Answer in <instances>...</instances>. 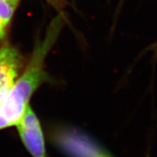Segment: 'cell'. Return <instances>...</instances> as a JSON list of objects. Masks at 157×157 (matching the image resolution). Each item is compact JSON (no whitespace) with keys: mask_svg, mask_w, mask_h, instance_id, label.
<instances>
[{"mask_svg":"<svg viewBox=\"0 0 157 157\" xmlns=\"http://www.w3.org/2000/svg\"><path fill=\"white\" fill-rule=\"evenodd\" d=\"M58 16L48 27L44 38L35 45L27 65L0 104V130L16 126L29 106L31 98L47 78L45 61L63 27Z\"/></svg>","mask_w":157,"mask_h":157,"instance_id":"6da1fadb","label":"cell"},{"mask_svg":"<svg viewBox=\"0 0 157 157\" xmlns=\"http://www.w3.org/2000/svg\"><path fill=\"white\" fill-rule=\"evenodd\" d=\"M16 127L20 140L30 155L32 157H47L43 128L30 105Z\"/></svg>","mask_w":157,"mask_h":157,"instance_id":"3957f363","label":"cell"},{"mask_svg":"<svg viewBox=\"0 0 157 157\" xmlns=\"http://www.w3.org/2000/svg\"><path fill=\"white\" fill-rule=\"evenodd\" d=\"M19 2V0H0V42L6 38L7 30Z\"/></svg>","mask_w":157,"mask_h":157,"instance_id":"5b68a950","label":"cell"},{"mask_svg":"<svg viewBox=\"0 0 157 157\" xmlns=\"http://www.w3.org/2000/svg\"><path fill=\"white\" fill-rule=\"evenodd\" d=\"M19 1H20V0H19Z\"/></svg>","mask_w":157,"mask_h":157,"instance_id":"ba28073f","label":"cell"},{"mask_svg":"<svg viewBox=\"0 0 157 157\" xmlns=\"http://www.w3.org/2000/svg\"><path fill=\"white\" fill-rule=\"evenodd\" d=\"M53 140L69 157H113L91 137L78 130L59 128L53 133Z\"/></svg>","mask_w":157,"mask_h":157,"instance_id":"7a4b0ae2","label":"cell"},{"mask_svg":"<svg viewBox=\"0 0 157 157\" xmlns=\"http://www.w3.org/2000/svg\"><path fill=\"white\" fill-rule=\"evenodd\" d=\"M156 48H157V45H156Z\"/></svg>","mask_w":157,"mask_h":157,"instance_id":"52a82bcc","label":"cell"},{"mask_svg":"<svg viewBox=\"0 0 157 157\" xmlns=\"http://www.w3.org/2000/svg\"><path fill=\"white\" fill-rule=\"evenodd\" d=\"M46 1L57 10H60L65 6V0H46Z\"/></svg>","mask_w":157,"mask_h":157,"instance_id":"8992f818","label":"cell"},{"mask_svg":"<svg viewBox=\"0 0 157 157\" xmlns=\"http://www.w3.org/2000/svg\"><path fill=\"white\" fill-rule=\"evenodd\" d=\"M24 68V59L14 46L0 48V104L10 92Z\"/></svg>","mask_w":157,"mask_h":157,"instance_id":"277c9868","label":"cell"}]
</instances>
